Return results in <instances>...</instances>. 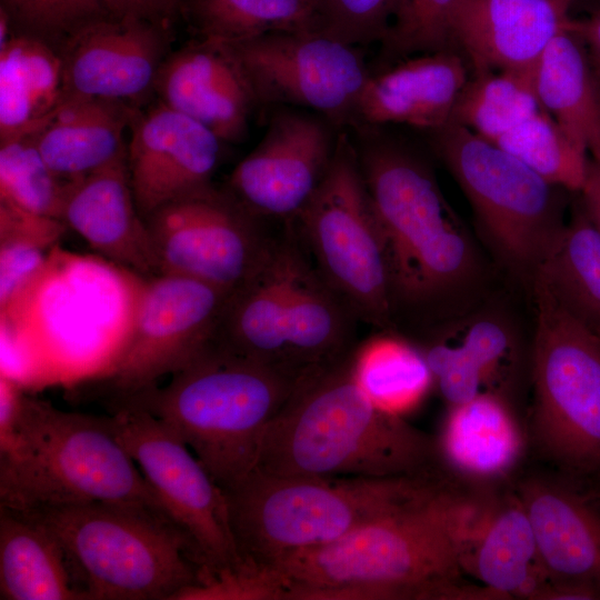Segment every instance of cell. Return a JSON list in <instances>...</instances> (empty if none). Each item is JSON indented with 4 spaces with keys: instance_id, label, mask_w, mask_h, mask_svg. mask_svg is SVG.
<instances>
[{
    "instance_id": "1",
    "label": "cell",
    "mask_w": 600,
    "mask_h": 600,
    "mask_svg": "<svg viewBox=\"0 0 600 600\" xmlns=\"http://www.w3.org/2000/svg\"><path fill=\"white\" fill-rule=\"evenodd\" d=\"M444 479L426 496L272 567L284 600H492L461 580V559L489 504Z\"/></svg>"
},
{
    "instance_id": "2",
    "label": "cell",
    "mask_w": 600,
    "mask_h": 600,
    "mask_svg": "<svg viewBox=\"0 0 600 600\" xmlns=\"http://www.w3.org/2000/svg\"><path fill=\"white\" fill-rule=\"evenodd\" d=\"M352 132L384 247L396 329L406 321L434 327L477 278L476 247L417 150L381 127Z\"/></svg>"
},
{
    "instance_id": "3",
    "label": "cell",
    "mask_w": 600,
    "mask_h": 600,
    "mask_svg": "<svg viewBox=\"0 0 600 600\" xmlns=\"http://www.w3.org/2000/svg\"><path fill=\"white\" fill-rule=\"evenodd\" d=\"M351 353L297 384L263 433L257 469L364 478L437 470V442L370 401L354 380Z\"/></svg>"
},
{
    "instance_id": "4",
    "label": "cell",
    "mask_w": 600,
    "mask_h": 600,
    "mask_svg": "<svg viewBox=\"0 0 600 600\" xmlns=\"http://www.w3.org/2000/svg\"><path fill=\"white\" fill-rule=\"evenodd\" d=\"M357 322L287 221L253 272L230 293L214 342L302 380L354 349Z\"/></svg>"
},
{
    "instance_id": "5",
    "label": "cell",
    "mask_w": 600,
    "mask_h": 600,
    "mask_svg": "<svg viewBox=\"0 0 600 600\" xmlns=\"http://www.w3.org/2000/svg\"><path fill=\"white\" fill-rule=\"evenodd\" d=\"M170 381L118 397L169 427L227 490L251 472L263 433L297 380L212 341Z\"/></svg>"
},
{
    "instance_id": "6",
    "label": "cell",
    "mask_w": 600,
    "mask_h": 600,
    "mask_svg": "<svg viewBox=\"0 0 600 600\" xmlns=\"http://www.w3.org/2000/svg\"><path fill=\"white\" fill-rule=\"evenodd\" d=\"M0 501L17 510L102 502L171 519L112 416L63 411L27 394L11 438L0 444Z\"/></svg>"
},
{
    "instance_id": "7",
    "label": "cell",
    "mask_w": 600,
    "mask_h": 600,
    "mask_svg": "<svg viewBox=\"0 0 600 600\" xmlns=\"http://www.w3.org/2000/svg\"><path fill=\"white\" fill-rule=\"evenodd\" d=\"M443 478L438 470L364 478L280 476L254 468L223 491L242 561L273 566L426 496Z\"/></svg>"
},
{
    "instance_id": "8",
    "label": "cell",
    "mask_w": 600,
    "mask_h": 600,
    "mask_svg": "<svg viewBox=\"0 0 600 600\" xmlns=\"http://www.w3.org/2000/svg\"><path fill=\"white\" fill-rule=\"evenodd\" d=\"M19 511L57 539L82 599L176 600L200 581L202 559L169 517L102 502Z\"/></svg>"
},
{
    "instance_id": "9",
    "label": "cell",
    "mask_w": 600,
    "mask_h": 600,
    "mask_svg": "<svg viewBox=\"0 0 600 600\" xmlns=\"http://www.w3.org/2000/svg\"><path fill=\"white\" fill-rule=\"evenodd\" d=\"M428 133L497 259L532 287L564 226L561 191L567 190L460 124L449 121Z\"/></svg>"
},
{
    "instance_id": "10",
    "label": "cell",
    "mask_w": 600,
    "mask_h": 600,
    "mask_svg": "<svg viewBox=\"0 0 600 600\" xmlns=\"http://www.w3.org/2000/svg\"><path fill=\"white\" fill-rule=\"evenodd\" d=\"M536 332L530 438L567 476L600 474V337L571 317L544 282L532 284Z\"/></svg>"
},
{
    "instance_id": "11",
    "label": "cell",
    "mask_w": 600,
    "mask_h": 600,
    "mask_svg": "<svg viewBox=\"0 0 600 600\" xmlns=\"http://www.w3.org/2000/svg\"><path fill=\"white\" fill-rule=\"evenodd\" d=\"M292 222L317 270L359 322L397 331L381 233L349 130Z\"/></svg>"
},
{
    "instance_id": "12",
    "label": "cell",
    "mask_w": 600,
    "mask_h": 600,
    "mask_svg": "<svg viewBox=\"0 0 600 600\" xmlns=\"http://www.w3.org/2000/svg\"><path fill=\"white\" fill-rule=\"evenodd\" d=\"M259 106L314 112L349 130L371 71L359 47L317 32H274L229 43Z\"/></svg>"
},
{
    "instance_id": "13",
    "label": "cell",
    "mask_w": 600,
    "mask_h": 600,
    "mask_svg": "<svg viewBox=\"0 0 600 600\" xmlns=\"http://www.w3.org/2000/svg\"><path fill=\"white\" fill-rule=\"evenodd\" d=\"M113 409L120 441L171 519L198 550L203 568L217 571L242 564L226 493L196 454L150 413L126 406Z\"/></svg>"
},
{
    "instance_id": "14",
    "label": "cell",
    "mask_w": 600,
    "mask_h": 600,
    "mask_svg": "<svg viewBox=\"0 0 600 600\" xmlns=\"http://www.w3.org/2000/svg\"><path fill=\"white\" fill-rule=\"evenodd\" d=\"M159 273L232 292L259 264L272 234L228 190L213 186L143 218Z\"/></svg>"
},
{
    "instance_id": "15",
    "label": "cell",
    "mask_w": 600,
    "mask_h": 600,
    "mask_svg": "<svg viewBox=\"0 0 600 600\" xmlns=\"http://www.w3.org/2000/svg\"><path fill=\"white\" fill-rule=\"evenodd\" d=\"M130 337L114 363L117 398L156 384L200 354L213 340L230 291L168 273L139 290Z\"/></svg>"
},
{
    "instance_id": "16",
    "label": "cell",
    "mask_w": 600,
    "mask_h": 600,
    "mask_svg": "<svg viewBox=\"0 0 600 600\" xmlns=\"http://www.w3.org/2000/svg\"><path fill=\"white\" fill-rule=\"evenodd\" d=\"M339 131L314 112L280 107L231 172L228 191L261 220H294L324 178Z\"/></svg>"
},
{
    "instance_id": "17",
    "label": "cell",
    "mask_w": 600,
    "mask_h": 600,
    "mask_svg": "<svg viewBox=\"0 0 600 600\" xmlns=\"http://www.w3.org/2000/svg\"><path fill=\"white\" fill-rule=\"evenodd\" d=\"M166 24L132 17L93 21L60 46L63 100L130 101L153 90Z\"/></svg>"
},
{
    "instance_id": "18",
    "label": "cell",
    "mask_w": 600,
    "mask_h": 600,
    "mask_svg": "<svg viewBox=\"0 0 600 600\" xmlns=\"http://www.w3.org/2000/svg\"><path fill=\"white\" fill-rule=\"evenodd\" d=\"M130 127L128 170L142 218L212 186L222 141L210 129L162 102L136 112Z\"/></svg>"
},
{
    "instance_id": "19",
    "label": "cell",
    "mask_w": 600,
    "mask_h": 600,
    "mask_svg": "<svg viewBox=\"0 0 600 600\" xmlns=\"http://www.w3.org/2000/svg\"><path fill=\"white\" fill-rule=\"evenodd\" d=\"M153 90L160 102L210 129L222 142L242 141L259 106L229 43L198 38L162 62Z\"/></svg>"
},
{
    "instance_id": "20",
    "label": "cell",
    "mask_w": 600,
    "mask_h": 600,
    "mask_svg": "<svg viewBox=\"0 0 600 600\" xmlns=\"http://www.w3.org/2000/svg\"><path fill=\"white\" fill-rule=\"evenodd\" d=\"M567 0H458L451 21L454 49L472 73L534 70L551 40L567 28Z\"/></svg>"
},
{
    "instance_id": "21",
    "label": "cell",
    "mask_w": 600,
    "mask_h": 600,
    "mask_svg": "<svg viewBox=\"0 0 600 600\" xmlns=\"http://www.w3.org/2000/svg\"><path fill=\"white\" fill-rule=\"evenodd\" d=\"M551 582L600 592V502L577 484L528 476L516 486Z\"/></svg>"
},
{
    "instance_id": "22",
    "label": "cell",
    "mask_w": 600,
    "mask_h": 600,
    "mask_svg": "<svg viewBox=\"0 0 600 600\" xmlns=\"http://www.w3.org/2000/svg\"><path fill=\"white\" fill-rule=\"evenodd\" d=\"M60 220L114 263L147 278L159 274L131 188L127 149L106 166L68 182Z\"/></svg>"
},
{
    "instance_id": "23",
    "label": "cell",
    "mask_w": 600,
    "mask_h": 600,
    "mask_svg": "<svg viewBox=\"0 0 600 600\" xmlns=\"http://www.w3.org/2000/svg\"><path fill=\"white\" fill-rule=\"evenodd\" d=\"M469 72L464 57L452 49L407 57L371 72L349 130L388 124L440 128L450 121Z\"/></svg>"
},
{
    "instance_id": "24",
    "label": "cell",
    "mask_w": 600,
    "mask_h": 600,
    "mask_svg": "<svg viewBox=\"0 0 600 600\" xmlns=\"http://www.w3.org/2000/svg\"><path fill=\"white\" fill-rule=\"evenodd\" d=\"M437 446L439 456L458 474L491 481L516 468L526 438L503 397L483 391L450 408Z\"/></svg>"
},
{
    "instance_id": "25",
    "label": "cell",
    "mask_w": 600,
    "mask_h": 600,
    "mask_svg": "<svg viewBox=\"0 0 600 600\" xmlns=\"http://www.w3.org/2000/svg\"><path fill=\"white\" fill-rule=\"evenodd\" d=\"M134 114L122 101L66 99L30 137L47 164L59 177L73 180L127 149L123 131Z\"/></svg>"
},
{
    "instance_id": "26",
    "label": "cell",
    "mask_w": 600,
    "mask_h": 600,
    "mask_svg": "<svg viewBox=\"0 0 600 600\" xmlns=\"http://www.w3.org/2000/svg\"><path fill=\"white\" fill-rule=\"evenodd\" d=\"M534 83L542 108L600 161V81L584 43L568 24L541 54Z\"/></svg>"
},
{
    "instance_id": "27",
    "label": "cell",
    "mask_w": 600,
    "mask_h": 600,
    "mask_svg": "<svg viewBox=\"0 0 600 600\" xmlns=\"http://www.w3.org/2000/svg\"><path fill=\"white\" fill-rule=\"evenodd\" d=\"M63 100L62 60L23 33L0 47V142L34 133Z\"/></svg>"
},
{
    "instance_id": "28",
    "label": "cell",
    "mask_w": 600,
    "mask_h": 600,
    "mask_svg": "<svg viewBox=\"0 0 600 600\" xmlns=\"http://www.w3.org/2000/svg\"><path fill=\"white\" fill-rule=\"evenodd\" d=\"M0 599H82L64 552L32 517L0 506Z\"/></svg>"
},
{
    "instance_id": "29",
    "label": "cell",
    "mask_w": 600,
    "mask_h": 600,
    "mask_svg": "<svg viewBox=\"0 0 600 600\" xmlns=\"http://www.w3.org/2000/svg\"><path fill=\"white\" fill-rule=\"evenodd\" d=\"M539 563L533 530L517 493L493 498L462 554V570L504 599H514Z\"/></svg>"
},
{
    "instance_id": "30",
    "label": "cell",
    "mask_w": 600,
    "mask_h": 600,
    "mask_svg": "<svg viewBox=\"0 0 600 600\" xmlns=\"http://www.w3.org/2000/svg\"><path fill=\"white\" fill-rule=\"evenodd\" d=\"M536 278L571 317L600 337V232L580 200Z\"/></svg>"
},
{
    "instance_id": "31",
    "label": "cell",
    "mask_w": 600,
    "mask_h": 600,
    "mask_svg": "<svg viewBox=\"0 0 600 600\" xmlns=\"http://www.w3.org/2000/svg\"><path fill=\"white\" fill-rule=\"evenodd\" d=\"M351 368L370 401L400 417L417 408L434 382L421 348L392 330H380L356 346Z\"/></svg>"
},
{
    "instance_id": "32",
    "label": "cell",
    "mask_w": 600,
    "mask_h": 600,
    "mask_svg": "<svg viewBox=\"0 0 600 600\" xmlns=\"http://www.w3.org/2000/svg\"><path fill=\"white\" fill-rule=\"evenodd\" d=\"M181 10L198 38L224 43L274 32H317L311 0H186Z\"/></svg>"
},
{
    "instance_id": "33",
    "label": "cell",
    "mask_w": 600,
    "mask_h": 600,
    "mask_svg": "<svg viewBox=\"0 0 600 600\" xmlns=\"http://www.w3.org/2000/svg\"><path fill=\"white\" fill-rule=\"evenodd\" d=\"M542 109L534 70L472 73L459 93L450 121L492 142Z\"/></svg>"
},
{
    "instance_id": "34",
    "label": "cell",
    "mask_w": 600,
    "mask_h": 600,
    "mask_svg": "<svg viewBox=\"0 0 600 600\" xmlns=\"http://www.w3.org/2000/svg\"><path fill=\"white\" fill-rule=\"evenodd\" d=\"M58 219L28 212L0 200V311L13 303L42 273L50 249L64 233Z\"/></svg>"
},
{
    "instance_id": "35",
    "label": "cell",
    "mask_w": 600,
    "mask_h": 600,
    "mask_svg": "<svg viewBox=\"0 0 600 600\" xmlns=\"http://www.w3.org/2000/svg\"><path fill=\"white\" fill-rule=\"evenodd\" d=\"M492 143L557 187L579 192L583 184L589 154L544 109Z\"/></svg>"
},
{
    "instance_id": "36",
    "label": "cell",
    "mask_w": 600,
    "mask_h": 600,
    "mask_svg": "<svg viewBox=\"0 0 600 600\" xmlns=\"http://www.w3.org/2000/svg\"><path fill=\"white\" fill-rule=\"evenodd\" d=\"M69 181L47 164L30 136L0 142V200L60 220Z\"/></svg>"
},
{
    "instance_id": "37",
    "label": "cell",
    "mask_w": 600,
    "mask_h": 600,
    "mask_svg": "<svg viewBox=\"0 0 600 600\" xmlns=\"http://www.w3.org/2000/svg\"><path fill=\"white\" fill-rule=\"evenodd\" d=\"M458 0H399L380 50L381 67L420 53L456 50L451 21ZM381 68V69H382Z\"/></svg>"
},
{
    "instance_id": "38",
    "label": "cell",
    "mask_w": 600,
    "mask_h": 600,
    "mask_svg": "<svg viewBox=\"0 0 600 600\" xmlns=\"http://www.w3.org/2000/svg\"><path fill=\"white\" fill-rule=\"evenodd\" d=\"M441 327L464 349L480 372L486 391L501 396L516 364L514 338L506 322L493 316L476 314Z\"/></svg>"
},
{
    "instance_id": "39",
    "label": "cell",
    "mask_w": 600,
    "mask_h": 600,
    "mask_svg": "<svg viewBox=\"0 0 600 600\" xmlns=\"http://www.w3.org/2000/svg\"><path fill=\"white\" fill-rule=\"evenodd\" d=\"M23 34L60 46L84 26L110 16L102 0H1Z\"/></svg>"
},
{
    "instance_id": "40",
    "label": "cell",
    "mask_w": 600,
    "mask_h": 600,
    "mask_svg": "<svg viewBox=\"0 0 600 600\" xmlns=\"http://www.w3.org/2000/svg\"><path fill=\"white\" fill-rule=\"evenodd\" d=\"M317 32L350 46L381 42L399 0H311Z\"/></svg>"
},
{
    "instance_id": "41",
    "label": "cell",
    "mask_w": 600,
    "mask_h": 600,
    "mask_svg": "<svg viewBox=\"0 0 600 600\" xmlns=\"http://www.w3.org/2000/svg\"><path fill=\"white\" fill-rule=\"evenodd\" d=\"M287 580L272 566L243 562L217 571L202 569L198 584L176 600H284Z\"/></svg>"
},
{
    "instance_id": "42",
    "label": "cell",
    "mask_w": 600,
    "mask_h": 600,
    "mask_svg": "<svg viewBox=\"0 0 600 600\" xmlns=\"http://www.w3.org/2000/svg\"><path fill=\"white\" fill-rule=\"evenodd\" d=\"M111 17H132L163 23L181 10L186 0H102Z\"/></svg>"
},
{
    "instance_id": "43",
    "label": "cell",
    "mask_w": 600,
    "mask_h": 600,
    "mask_svg": "<svg viewBox=\"0 0 600 600\" xmlns=\"http://www.w3.org/2000/svg\"><path fill=\"white\" fill-rule=\"evenodd\" d=\"M24 392L7 373L0 377V444L6 443L16 428Z\"/></svg>"
},
{
    "instance_id": "44",
    "label": "cell",
    "mask_w": 600,
    "mask_h": 600,
    "mask_svg": "<svg viewBox=\"0 0 600 600\" xmlns=\"http://www.w3.org/2000/svg\"><path fill=\"white\" fill-rule=\"evenodd\" d=\"M568 28L584 43L593 70L600 81V10L582 20L570 19Z\"/></svg>"
},
{
    "instance_id": "45",
    "label": "cell",
    "mask_w": 600,
    "mask_h": 600,
    "mask_svg": "<svg viewBox=\"0 0 600 600\" xmlns=\"http://www.w3.org/2000/svg\"><path fill=\"white\" fill-rule=\"evenodd\" d=\"M578 193L586 213L600 232V161L589 159L586 178Z\"/></svg>"
},
{
    "instance_id": "46",
    "label": "cell",
    "mask_w": 600,
    "mask_h": 600,
    "mask_svg": "<svg viewBox=\"0 0 600 600\" xmlns=\"http://www.w3.org/2000/svg\"><path fill=\"white\" fill-rule=\"evenodd\" d=\"M567 1L573 2V0H567Z\"/></svg>"
}]
</instances>
